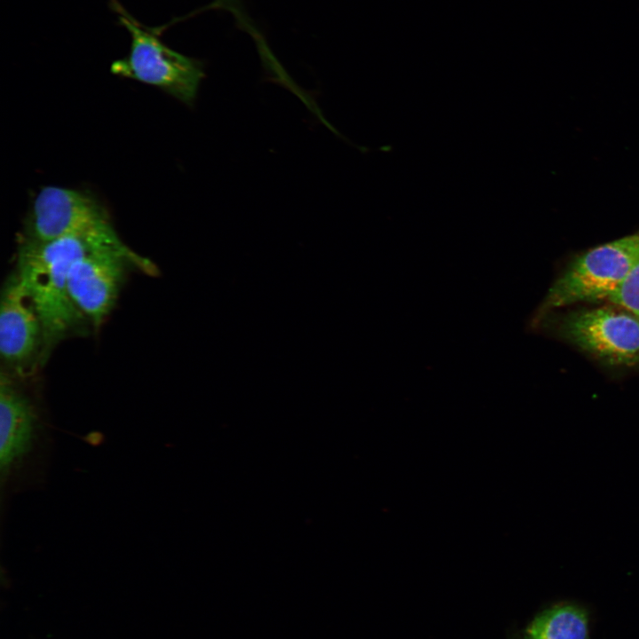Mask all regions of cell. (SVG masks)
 I'll list each match as a JSON object with an SVG mask.
<instances>
[{"instance_id": "1", "label": "cell", "mask_w": 639, "mask_h": 639, "mask_svg": "<svg viewBox=\"0 0 639 639\" xmlns=\"http://www.w3.org/2000/svg\"><path fill=\"white\" fill-rule=\"evenodd\" d=\"M114 233L112 228L44 242L20 241L15 272L41 320L43 362L60 341L87 321L70 296L71 265L97 239Z\"/></svg>"}, {"instance_id": "2", "label": "cell", "mask_w": 639, "mask_h": 639, "mask_svg": "<svg viewBox=\"0 0 639 639\" xmlns=\"http://www.w3.org/2000/svg\"><path fill=\"white\" fill-rule=\"evenodd\" d=\"M111 7L130 36L128 54L112 63L111 72L193 105L204 77L203 64L169 47L161 39L162 28L140 23L117 0H111Z\"/></svg>"}, {"instance_id": "3", "label": "cell", "mask_w": 639, "mask_h": 639, "mask_svg": "<svg viewBox=\"0 0 639 639\" xmlns=\"http://www.w3.org/2000/svg\"><path fill=\"white\" fill-rule=\"evenodd\" d=\"M128 265L149 275L157 272L153 262L131 250L116 233L97 239L71 265L70 296L94 328L114 308Z\"/></svg>"}, {"instance_id": "4", "label": "cell", "mask_w": 639, "mask_h": 639, "mask_svg": "<svg viewBox=\"0 0 639 639\" xmlns=\"http://www.w3.org/2000/svg\"><path fill=\"white\" fill-rule=\"evenodd\" d=\"M638 257L639 233L584 252L550 286L542 308L608 301Z\"/></svg>"}, {"instance_id": "5", "label": "cell", "mask_w": 639, "mask_h": 639, "mask_svg": "<svg viewBox=\"0 0 639 639\" xmlns=\"http://www.w3.org/2000/svg\"><path fill=\"white\" fill-rule=\"evenodd\" d=\"M559 333L569 343L602 363L633 367L639 363V318L611 304L566 315Z\"/></svg>"}, {"instance_id": "6", "label": "cell", "mask_w": 639, "mask_h": 639, "mask_svg": "<svg viewBox=\"0 0 639 639\" xmlns=\"http://www.w3.org/2000/svg\"><path fill=\"white\" fill-rule=\"evenodd\" d=\"M113 228L97 199L83 191L43 187L33 201L20 240L44 242Z\"/></svg>"}, {"instance_id": "7", "label": "cell", "mask_w": 639, "mask_h": 639, "mask_svg": "<svg viewBox=\"0 0 639 639\" xmlns=\"http://www.w3.org/2000/svg\"><path fill=\"white\" fill-rule=\"evenodd\" d=\"M0 352L4 370L13 376L27 375L43 364L41 320L15 272L6 279L1 293Z\"/></svg>"}, {"instance_id": "8", "label": "cell", "mask_w": 639, "mask_h": 639, "mask_svg": "<svg viewBox=\"0 0 639 639\" xmlns=\"http://www.w3.org/2000/svg\"><path fill=\"white\" fill-rule=\"evenodd\" d=\"M35 406L2 369L0 378V469L6 476L32 450L38 435Z\"/></svg>"}, {"instance_id": "9", "label": "cell", "mask_w": 639, "mask_h": 639, "mask_svg": "<svg viewBox=\"0 0 639 639\" xmlns=\"http://www.w3.org/2000/svg\"><path fill=\"white\" fill-rule=\"evenodd\" d=\"M528 639H588L586 611L574 604H558L536 616L526 629Z\"/></svg>"}, {"instance_id": "10", "label": "cell", "mask_w": 639, "mask_h": 639, "mask_svg": "<svg viewBox=\"0 0 639 639\" xmlns=\"http://www.w3.org/2000/svg\"><path fill=\"white\" fill-rule=\"evenodd\" d=\"M608 302L629 311L639 318V257Z\"/></svg>"}]
</instances>
